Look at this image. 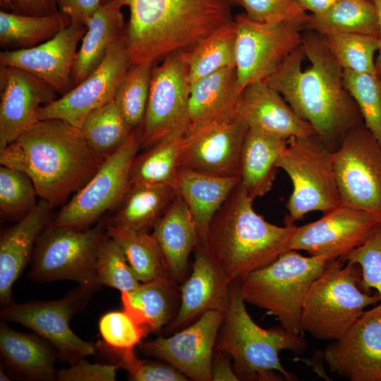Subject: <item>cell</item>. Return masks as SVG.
Here are the masks:
<instances>
[{"instance_id":"6da1fadb","label":"cell","mask_w":381,"mask_h":381,"mask_svg":"<svg viewBox=\"0 0 381 381\" xmlns=\"http://www.w3.org/2000/svg\"><path fill=\"white\" fill-rule=\"evenodd\" d=\"M304 31L301 46L265 81L334 152L363 121L323 36Z\"/></svg>"},{"instance_id":"7a4b0ae2","label":"cell","mask_w":381,"mask_h":381,"mask_svg":"<svg viewBox=\"0 0 381 381\" xmlns=\"http://www.w3.org/2000/svg\"><path fill=\"white\" fill-rule=\"evenodd\" d=\"M104 160L90 147L79 128L60 119L33 123L0 150L1 165L28 174L40 200L52 208L80 189Z\"/></svg>"},{"instance_id":"3957f363","label":"cell","mask_w":381,"mask_h":381,"mask_svg":"<svg viewBox=\"0 0 381 381\" xmlns=\"http://www.w3.org/2000/svg\"><path fill=\"white\" fill-rule=\"evenodd\" d=\"M129 9L124 31L131 64L186 50L234 21L229 0H102Z\"/></svg>"},{"instance_id":"277c9868","label":"cell","mask_w":381,"mask_h":381,"mask_svg":"<svg viewBox=\"0 0 381 381\" xmlns=\"http://www.w3.org/2000/svg\"><path fill=\"white\" fill-rule=\"evenodd\" d=\"M253 202L241 181L208 228L203 246L229 284L239 282L289 250L297 227L267 222L254 210Z\"/></svg>"},{"instance_id":"5b68a950","label":"cell","mask_w":381,"mask_h":381,"mask_svg":"<svg viewBox=\"0 0 381 381\" xmlns=\"http://www.w3.org/2000/svg\"><path fill=\"white\" fill-rule=\"evenodd\" d=\"M238 282L230 285L229 303L214 349L226 352L234 361L240 380L294 381L297 377L282 365L279 353L300 354L307 349L303 334H293L282 325L264 329L252 319L246 308Z\"/></svg>"},{"instance_id":"8992f818","label":"cell","mask_w":381,"mask_h":381,"mask_svg":"<svg viewBox=\"0 0 381 381\" xmlns=\"http://www.w3.org/2000/svg\"><path fill=\"white\" fill-rule=\"evenodd\" d=\"M358 265L330 260L310 286L302 306L301 327L319 340L340 339L365 311L380 303V296L361 286Z\"/></svg>"},{"instance_id":"52a82bcc","label":"cell","mask_w":381,"mask_h":381,"mask_svg":"<svg viewBox=\"0 0 381 381\" xmlns=\"http://www.w3.org/2000/svg\"><path fill=\"white\" fill-rule=\"evenodd\" d=\"M328 262L323 257H306L297 250H287L238 282L241 294L246 303L275 315L289 332L303 334L301 315L304 298Z\"/></svg>"},{"instance_id":"ba28073f","label":"cell","mask_w":381,"mask_h":381,"mask_svg":"<svg viewBox=\"0 0 381 381\" xmlns=\"http://www.w3.org/2000/svg\"><path fill=\"white\" fill-rule=\"evenodd\" d=\"M277 167L292 183L285 225H294L310 212L325 214L341 205L334 152L317 135L289 138Z\"/></svg>"},{"instance_id":"9c48e42d","label":"cell","mask_w":381,"mask_h":381,"mask_svg":"<svg viewBox=\"0 0 381 381\" xmlns=\"http://www.w3.org/2000/svg\"><path fill=\"white\" fill-rule=\"evenodd\" d=\"M106 231L105 218L84 229L49 224L36 243L28 277L40 283L72 280L97 290V256Z\"/></svg>"},{"instance_id":"30bf717a","label":"cell","mask_w":381,"mask_h":381,"mask_svg":"<svg viewBox=\"0 0 381 381\" xmlns=\"http://www.w3.org/2000/svg\"><path fill=\"white\" fill-rule=\"evenodd\" d=\"M140 149L139 128L104 160L92 178L59 211L50 225L84 229L113 210L129 187L132 163Z\"/></svg>"},{"instance_id":"8fae6325","label":"cell","mask_w":381,"mask_h":381,"mask_svg":"<svg viewBox=\"0 0 381 381\" xmlns=\"http://www.w3.org/2000/svg\"><path fill=\"white\" fill-rule=\"evenodd\" d=\"M236 68L239 90L265 81L301 44L304 22L262 23L245 13L234 17Z\"/></svg>"},{"instance_id":"7c38bea8","label":"cell","mask_w":381,"mask_h":381,"mask_svg":"<svg viewBox=\"0 0 381 381\" xmlns=\"http://www.w3.org/2000/svg\"><path fill=\"white\" fill-rule=\"evenodd\" d=\"M93 292L79 285L58 300L25 303L13 301L3 307L1 317L32 330L71 364L95 353V346L78 337L70 327L71 318L85 308Z\"/></svg>"},{"instance_id":"4fadbf2b","label":"cell","mask_w":381,"mask_h":381,"mask_svg":"<svg viewBox=\"0 0 381 381\" xmlns=\"http://www.w3.org/2000/svg\"><path fill=\"white\" fill-rule=\"evenodd\" d=\"M341 205L381 215V145L363 123L334 151Z\"/></svg>"},{"instance_id":"5bb4252c","label":"cell","mask_w":381,"mask_h":381,"mask_svg":"<svg viewBox=\"0 0 381 381\" xmlns=\"http://www.w3.org/2000/svg\"><path fill=\"white\" fill-rule=\"evenodd\" d=\"M248 126L236 109L183 131L179 167L220 176H239L242 145Z\"/></svg>"},{"instance_id":"9a60e30c","label":"cell","mask_w":381,"mask_h":381,"mask_svg":"<svg viewBox=\"0 0 381 381\" xmlns=\"http://www.w3.org/2000/svg\"><path fill=\"white\" fill-rule=\"evenodd\" d=\"M190 86L183 50L168 55L159 66L153 67L145 114L140 128L141 149L149 148L187 127Z\"/></svg>"},{"instance_id":"2e32d148","label":"cell","mask_w":381,"mask_h":381,"mask_svg":"<svg viewBox=\"0 0 381 381\" xmlns=\"http://www.w3.org/2000/svg\"><path fill=\"white\" fill-rule=\"evenodd\" d=\"M131 66L124 34L110 47L99 66L71 91L40 108L35 122L60 119L80 128L95 109L114 99L116 88Z\"/></svg>"},{"instance_id":"e0dca14e","label":"cell","mask_w":381,"mask_h":381,"mask_svg":"<svg viewBox=\"0 0 381 381\" xmlns=\"http://www.w3.org/2000/svg\"><path fill=\"white\" fill-rule=\"evenodd\" d=\"M380 223V214L341 205L318 220L297 226L289 250H305L329 261L342 259L361 246Z\"/></svg>"},{"instance_id":"ac0fdd59","label":"cell","mask_w":381,"mask_h":381,"mask_svg":"<svg viewBox=\"0 0 381 381\" xmlns=\"http://www.w3.org/2000/svg\"><path fill=\"white\" fill-rule=\"evenodd\" d=\"M225 311L210 310L169 337L141 343L142 351L171 364L188 378L212 380V361Z\"/></svg>"},{"instance_id":"d6986e66","label":"cell","mask_w":381,"mask_h":381,"mask_svg":"<svg viewBox=\"0 0 381 381\" xmlns=\"http://www.w3.org/2000/svg\"><path fill=\"white\" fill-rule=\"evenodd\" d=\"M332 373L351 381H381V306L365 311L323 352Z\"/></svg>"},{"instance_id":"ffe728a7","label":"cell","mask_w":381,"mask_h":381,"mask_svg":"<svg viewBox=\"0 0 381 381\" xmlns=\"http://www.w3.org/2000/svg\"><path fill=\"white\" fill-rule=\"evenodd\" d=\"M86 26L71 24L52 39L28 49L0 53V66L23 70L43 80L61 96L74 87L73 66Z\"/></svg>"},{"instance_id":"44dd1931","label":"cell","mask_w":381,"mask_h":381,"mask_svg":"<svg viewBox=\"0 0 381 381\" xmlns=\"http://www.w3.org/2000/svg\"><path fill=\"white\" fill-rule=\"evenodd\" d=\"M57 95L33 75L0 66V150L35 123L40 108L56 99Z\"/></svg>"},{"instance_id":"7402d4cb","label":"cell","mask_w":381,"mask_h":381,"mask_svg":"<svg viewBox=\"0 0 381 381\" xmlns=\"http://www.w3.org/2000/svg\"><path fill=\"white\" fill-rule=\"evenodd\" d=\"M194 252L191 274L181 286L178 313L167 326L169 334L188 327L207 311H226L229 306L231 284L205 246L198 245Z\"/></svg>"},{"instance_id":"603a6c76","label":"cell","mask_w":381,"mask_h":381,"mask_svg":"<svg viewBox=\"0 0 381 381\" xmlns=\"http://www.w3.org/2000/svg\"><path fill=\"white\" fill-rule=\"evenodd\" d=\"M236 109L249 128L287 140L316 135L313 126L301 119L265 81L246 85L239 95Z\"/></svg>"},{"instance_id":"cb8c5ba5","label":"cell","mask_w":381,"mask_h":381,"mask_svg":"<svg viewBox=\"0 0 381 381\" xmlns=\"http://www.w3.org/2000/svg\"><path fill=\"white\" fill-rule=\"evenodd\" d=\"M52 209L40 200L30 212L1 234L0 301L3 306L13 302V285L29 262L40 236L51 224Z\"/></svg>"},{"instance_id":"d4e9b609","label":"cell","mask_w":381,"mask_h":381,"mask_svg":"<svg viewBox=\"0 0 381 381\" xmlns=\"http://www.w3.org/2000/svg\"><path fill=\"white\" fill-rule=\"evenodd\" d=\"M240 181L239 176H220L179 168L174 188L192 214L200 246L205 245L212 219Z\"/></svg>"},{"instance_id":"484cf974","label":"cell","mask_w":381,"mask_h":381,"mask_svg":"<svg viewBox=\"0 0 381 381\" xmlns=\"http://www.w3.org/2000/svg\"><path fill=\"white\" fill-rule=\"evenodd\" d=\"M151 234L162 251L169 276L181 282L190 255L200 241L192 214L178 193Z\"/></svg>"},{"instance_id":"4316f807","label":"cell","mask_w":381,"mask_h":381,"mask_svg":"<svg viewBox=\"0 0 381 381\" xmlns=\"http://www.w3.org/2000/svg\"><path fill=\"white\" fill-rule=\"evenodd\" d=\"M287 141V139L248 128L240 155L239 175L253 200L271 190L278 169L277 162Z\"/></svg>"},{"instance_id":"83f0119b","label":"cell","mask_w":381,"mask_h":381,"mask_svg":"<svg viewBox=\"0 0 381 381\" xmlns=\"http://www.w3.org/2000/svg\"><path fill=\"white\" fill-rule=\"evenodd\" d=\"M121 8L114 3L102 1L87 23L73 66L75 86L99 66L111 45L124 34L126 23Z\"/></svg>"},{"instance_id":"f1b7e54d","label":"cell","mask_w":381,"mask_h":381,"mask_svg":"<svg viewBox=\"0 0 381 381\" xmlns=\"http://www.w3.org/2000/svg\"><path fill=\"white\" fill-rule=\"evenodd\" d=\"M176 195L171 186L131 185L111 215L105 218L107 225L150 232Z\"/></svg>"},{"instance_id":"f546056e","label":"cell","mask_w":381,"mask_h":381,"mask_svg":"<svg viewBox=\"0 0 381 381\" xmlns=\"http://www.w3.org/2000/svg\"><path fill=\"white\" fill-rule=\"evenodd\" d=\"M47 341L16 331L5 324L0 327V351L16 371L34 380H56V351Z\"/></svg>"},{"instance_id":"4dcf8cb0","label":"cell","mask_w":381,"mask_h":381,"mask_svg":"<svg viewBox=\"0 0 381 381\" xmlns=\"http://www.w3.org/2000/svg\"><path fill=\"white\" fill-rule=\"evenodd\" d=\"M240 93L236 66L222 68L198 80L190 86L188 125L235 110Z\"/></svg>"},{"instance_id":"1f68e13d","label":"cell","mask_w":381,"mask_h":381,"mask_svg":"<svg viewBox=\"0 0 381 381\" xmlns=\"http://www.w3.org/2000/svg\"><path fill=\"white\" fill-rule=\"evenodd\" d=\"M304 30L322 35L358 33L379 36L377 10L373 0H340L321 13L308 15Z\"/></svg>"},{"instance_id":"d6a6232c","label":"cell","mask_w":381,"mask_h":381,"mask_svg":"<svg viewBox=\"0 0 381 381\" xmlns=\"http://www.w3.org/2000/svg\"><path fill=\"white\" fill-rule=\"evenodd\" d=\"M236 28L234 21L218 28L183 50L192 85L222 68L236 66Z\"/></svg>"},{"instance_id":"836d02e7","label":"cell","mask_w":381,"mask_h":381,"mask_svg":"<svg viewBox=\"0 0 381 381\" xmlns=\"http://www.w3.org/2000/svg\"><path fill=\"white\" fill-rule=\"evenodd\" d=\"M70 25V18L60 11L53 15L30 16L1 10L0 45L6 50L34 47Z\"/></svg>"},{"instance_id":"e575fe53","label":"cell","mask_w":381,"mask_h":381,"mask_svg":"<svg viewBox=\"0 0 381 381\" xmlns=\"http://www.w3.org/2000/svg\"><path fill=\"white\" fill-rule=\"evenodd\" d=\"M185 129L171 133L139 155L137 154L131 169L129 186L154 184L174 187Z\"/></svg>"},{"instance_id":"d590c367","label":"cell","mask_w":381,"mask_h":381,"mask_svg":"<svg viewBox=\"0 0 381 381\" xmlns=\"http://www.w3.org/2000/svg\"><path fill=\"white\" fill-rule=\"evenodd\" d=\"M107 234L121 246L140 282L169 276L162 251L151 233L107 225Z\"/></svg>"},{"instance_id":"8d00e7d4","label":"cell","mask_w":381,"mask_h":381,"mask_svg":"<svg viewBox=\"0 0 381 381\" xmlns=\"http://www.w3.org/2000/svg\"><path fill=\"white\" fill-rule=\"evenodd\" d=\"M128 295L131 303L146 318L152 332H155L167 326L176 316L181 286L168 275L140 283Z\"/></svg>"},{"instance_id":"74e56055","label":"cell","mask_w":381,"mask_h":381,"mask_svg":"<svg viewBox=\"0 0 381 381\" xmlns=\"http://www.w3.org/2000/svg\"><path fill=\"white\" fill-rule=\"evenodd\" d=\"M80 130L90 147L105 159L128 140L134 129L113 99L92 111Z\"/></svg>"},{"instance_id":"f35d334b","label":"cell","mask_w":381,"mask_h":381,"mask_svg":"<svg viewBox=\"0 0 381 381\" xmlns=\"http://www.w3.org/2000/svg\"><path fill=\"white\" fill-rule=\"evenodd\" d=\"M322 36L343 70L377 75L374 55L380 48L379 36L358 33H334Z\"/></svg>"},{"instance_id":"ab89813d","label":"cell","mask_w":381,"mask_h":381,"mask_svg":"<svg viewBox=\"0 0 381 381\" xmlns=\"http://www.w3.org/2000/svg\"><path fill=\"white\" fill-rule=\"evenodd\" d=\"M152 64L131 66L119 84L114 101L132 129L140 128L147 104Z\"/></svg>"},{"instance_id":"60d3db41","label":"cell","mask_w":381,"mask_h":381,"mask_svg":"<svg viewBox=\"0 0 381 381\" xmlns=\"http://www.w3.org/2000/svg\"><path fill=\"white\" fill-rule=\"evenodd\" d=\"M39 197L30 177L7 166L0 167V212L8 220L19 221L37 205Z\"/></svg>"},{"instance_id":"b9f144b4","label":"cell","mask_w":381,"mask_h":381,"mask_svg":"<svg viewBox=\"0 0 381 381\" xmlns=\"http://www.w3.org/2000/svg\"><path fill=\"white\" fill-rule=\"evenodd\" d=\"M345 86L356 102L363 124L381 145V78L343 70Z\"/></svg>"},{"instance_id":"7bdbcfd3","label":"cell","mask_w":381,"mask_h":381,"mask_svg":"<svg viewBox=\"0 0 381 381\" xmlns=\"http://www.w3.org/2000/svg\"><path fill=\"white\" fill-rule=\"evenodd\" d=\"M97 279L101 286L130 292L140 284L131 267L123 250L106 234L101 243L97 261Z\"/></svg>"},{"instance_id":"ee69618b","label":"cell","mask_w":381,"mask_h":381,"mask_svg":"<svg viewBox=\"0 0 381 381\" xmlns=\"http://www.w3.org/2000/svg\"><path fill=\"white\" fill-rule=\"evenodd\" d=\"M97 346L117 358V365L126 370L133 381H186L188 378L164 361H144L136 357L134 349H117L99 341Z\"/></svg>"},{"instance_id":"f6af8a7d","label":"cell","mask_w":381,"mask_h":381,"mask_svg":"<svg viewBox=\"0 0 381 381\" xmlns=\"http://www.w3.org/2000/svg\"><path fill=\"white\" fill-rule=\"evenodd\" d=\"M102 343L117 349H134L149 333L125 310L110 311L99 321Z\"/></svg>"},{"instance_id":"bcb514c9","label":"cell","mask_w":381,"mask_h":381,"mask_svg":"<svg viewBox=\"0 0 381 381\" xmlns=\"http://www.w3.org/2000/svg\"><path fill=\"white\" fill-rule=\"evenodd\" d=\"M341 260L359 265L361 288L368 292L375 289L380 296L379 305L381 306V223L361 246Z\"/></svg>"},{"instance_id":"7dc6e473","label":"cell","mask_w":381,"mask_h":381,"mask_svg":"<svg viewBox=\"0 0 381 381\" xmlns=\"http://www.w3.org/2000/svg\"><path fill=\"white\" fill-rule=\"evenodd\" d=\"M246 16L255 22L273 23L301 21L306 23L308 15L294 0H236Z\"/></svg>"},{"instance_id":"c3c4849f","label":"cell","mask_w":381,"mask_h":381,"mask_svg":"<svg viewBox=\"0 0 381 381\" xmlns=\"http://www.w3.org/2000/svg\"><path fill=\"white\" fill-rule=\"evenodd\" d=\"M119 367L114 364L90 363L82 358L57 371L59 381H114Z\"/></svg>"},{"instance_id":"681fc988","label":"cell","mask_w":381,"mask_h":381,"mask_svg":"<svg viewBox=\"0 0 381 381\" xmlns=\"http://www.w3.org/2000/svg\"><path fill=\"white\" fill-rule=\"evenodd\" d=\"M102 0H57L59 11L67 16L71 24L86 26Z\"/></svg>"},{"instance_id":"f907efd6","label":"cell","mask_w":381,"mask_h":381,"mask_svg":"<svg viewBox=\"0 0 381 381\" xmlns=\"http://www.w3.org/2000/svg\"><path fill=\"white\" fill-rule=\"evenodd\" d=\"M11 12L30 15L48 16L57 13V0H12Z\"/></svg>"},{"instance_id":"816d5d0a","label":"cell","mask_w":381,"mask_h":381,"mask_svg":"<svg viewBox=\"0 0 381 381\" xmlns=\"http://www.w3.org/2000/svg\"><path fill=\"white\" fill-rule=\"evenodd\" d=\"M231 356L225 351L214 349L212 361V381L240 380L234 368L231 367Z\"/></svg>"},{"instance_id":"f5cc1de1","label":"cell","mask_w":381,"mask_h":381,"mask_svg":"<svg viewBox=\"0 0 381 381\" xmlns=\"http://www.w3.org/2000/svg\"><path fill=\"white\" fill-rule=\"evenodd\" d=\"M303 10L312 14L321 13L340 0H294Z\"/></svg>"},{"instance_id":"db71d44e","label":"cell","mask_w":381,"mask_h":381,"mask_svg":"<svg viewBox=\"0 0 381 381\" xmlns=\"http://www.w3.org/2000/svg\"><path fill=\"white\" fill-rule=\"evenodd\" d=\"M377 10V14H378V19H379V37L380 41V45L378 50V55L375 60V68H376V72L377 75L381 78V0H373Z\"/></svg>"},{"instance_id":"11a10c76","label":"cell","mask_w":381,"mask_h":381,"mask_svg":"<svg viewBox=\"0 0 381 381\" xmlns=\"http://www.w3.org/2000/svg\"><path fill=\"white\" fill-rule=\"evenodd\" d=\"M0 380L1 381H8L10 380L9 377L6 374V373L1 368L0 370Z\"/></svg>"},{"instance_id":"9f6ffc18","label":"cell","mask_w":381,"mask_h":381,"mask_svg":"<svg viewBox=\"0 0 381 381\" xmlns=\"http://www.w3.org/2000/svg\"><path fill=\"white\" fill-rule=\"evenodd\" d=\"M229 1L230 2V4L231 5H235V4L236 5L237 4L236 0H229Z\"/></svg>"}]
</instances>
